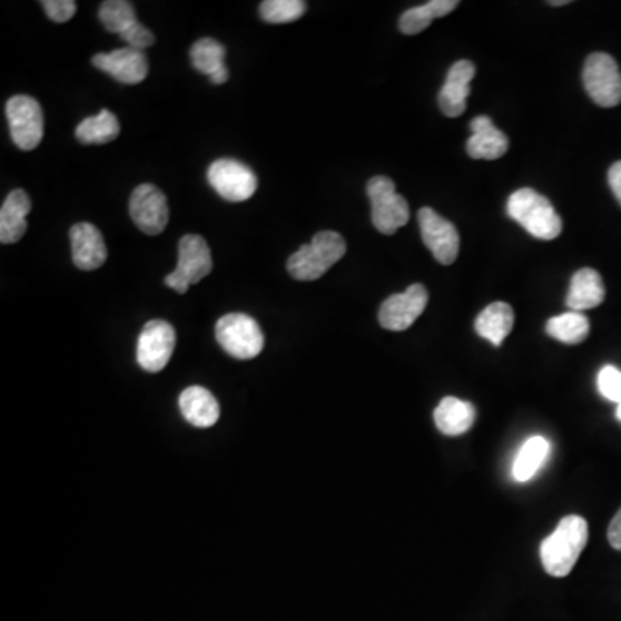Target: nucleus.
<instances>
[{"mask_svg":"<svg viewBox=\"0 0 621 621\" xmlns=\"http://www.w3.org/2000/svg\"><path fill=\"white\" fill-rule=\"evenodd\" d=\"M608 541H610L611 548L621 551V510L611 520L610 529H608Z\"/></svg>","mask_w":621,"mask_h":621,"instance_id":"obj_33","label":"nucleus"},{"mask_svg":"<svg viewBox=\"0 0 621 621\" xmlns=\"http://www.w3.org/2000/svg\"><path fill=\"white\" fill-rule=\"evenodd\" d=\"M181 416L197 428H209L219 420V404L215 395L207 388L193 385L185 388L178 400Z\"/></svg>","mask_w":621,"mask_h":621,"instance_id":"obj_18","label":"nucleus"},{"mask_svg":"<svg viewBox=\"0 0 621 621\" xmlns=\"http://www.w3.org/2000/svg\"><path fill=\"white\" fill-rule=\"evenodd\" d=\"M598 388L608 401L621 406V372L614 366H604L598 375Z\"/></svg>","mask_w":621,"mask_h":621,"instance_id":"obj_30","label":"nucleus"},{"mask_svg":"<svg viewBox=\"0 0 621 621\" xmlns=\"http://www.w3.org/2000/svg\"><path fill=\"white\" fill-rule=\"evenodd\" d=\"M228 77H230V73H228V69H221V71H219V73L213 75L211 78H209V80H211L213 85H223L225 83V81H228Z\"/></svg>","mask_w":621,"mask_h":621,"instance_id":"obj_35","label":"nucleus"},{"mask_svg":"<svg viewBox=\"0 0 621 621\" xmlns=\"http://www.w3.org/2000/svg\"><path fill=\"white\" fill-rule=\"evenodd\" d=\"M545 332L552 338L563 342V344L575 345L585 341L591 334V322L582 313L568 310L564 315L554 316L545 325Z\"/></svg>","mask_w":621,"mask_h":621,"instance_id":"obj_26","label":"nucleus"},{"mask_svg":"<svg viewBox=\"0 0 621 621\" xmlns=\"http://www.w3.org/2000/svg\"><path fill=\"white\" fill-rule=\"evenodd\" d=\"M583 87L601 108H614L621 102V73L610 55L595 52L583 66Z\"/></svg>","mask_w":621,"mask_h":621,"instance_id":"obj_7","label":"nucleus"},{"mask_svg":"<svg viewBox=\"0 0 621 621\" xmlns=\"http://www.w3.org/2000/svg\"><path fill=\"white\" fill-rule=\"evenodd\" d=\"M607 297V288L601 275L595 269L582 268L573 275L570 290H568L566 306L570 310L594 309L601 306Z\"/></svg>","mask_w":621,"mask_h":621,"instance_id":"obj_20","label":"nucleus"},{"mask_svg":"<svg viewBox=\"0 0 621 621\" xmlns=\"http://www.w3.org/2000/svg\"><path fill=\"white\" fill-rule=\"evenodd\" d=\"M475 406L469 401H461L453 395L444 397L435 407L434 420L437 428L447 437H457L472 428L475 423Z\"/></svg>","mask_w":621,"mask_h":621,"instance_id":"obj_21","label":"nucleus"},{"mask_svg":"<svg viewBox=\"0 0 621 621\" xmlns=\"http://www.w3.org/2000/svg\"><path fill=\"white\" fill-rule=\"evenodd\" d=\"M225 56H227V50L215 39L197 40L190 49V61H193L194 68L209 78L227 68Z\"/></svg>","mask_w":621,"mask_h":621,"instance_id":"obj_27","label":"nucleus"},{"mask_svg":"<svg viewBox=\"0 0 621 621\" xmlns=\"http://www.w3.org/2000/svg\"><path fill=\"white\" fill-rule=\"evenodd\" d=\"M475 73V65L472 61H466V59L454 62L453 68L448 69L444 87L438 93L441 111L448 118H457L466 111V100H469L470 90H472L470 85H472Z\"/></svg>","mask_w":621,"mask_h":621,"instance_id":"obj_16","label":"nucleus"},{"mask_svg":"<svg viewBox=\"0 0 621 621\" xmlns=\"http://www.w3.org/2000/svg\"><path fill=\"white\" fill-rule=\"evenodd\" d=\"M73 265L81 272H93L108 262V247L99 228L90 223H78L69 230Z\"/></svg>","mask_w":621,"mask_h":621,"instance_id":"obj_15","label":"nucleus"},{"mask_svg":"<svg viewBox=\"0 0 621 621\" xmlns=\"http://www.w3.org/2000/svg\"><path fill=\"white\" fill-rule=\"evenodd\" d=\"M43 11L55 23H66L77 14V2L73 0H43Z\"/></svg>","mask_w":621,"mask_h":621,"instance_id":"obj_32","label":"nucleus"},{"mask_svg":"<svg viewBox=\"0 0 621 621\" xmlns=\"http://www.w3.org/2000/svg\"><path fill=\"white\" fill-rule=\"evenodd\" d=\"M589 541V525L582 516L570 514L558 523L556 530L541 544V561L545 572L556 579L570 575Z\"/></svg>","mask_w":621,"mask_h":621,"instance_id":"obj_1","label":"nucleus"},{"mask_svg":"<svg viewBox=\"0 0 621 621\" xmlns=\"http://www.w3.org/2000/svg\"><path fill=\"white\" fill-rule=\"evenodd\" d=\"M551 454V442L542 435L530 437L520 448L513 463V479L516 482H529L538 475L539 470L544 466L545 460Z\"/></svg>","mask_w":621,"mask_h":621,"instance_id":"obj_23","label":"nucleus"},{"mask_svg":"<svg viewBox=\"0 0 621 621\" xmlns=\"http://www.w3.org/2000/svg\"><path fill=\"white\" fill-rule=\"evenodd\" d=\"M372 200L373 227L384 235H394L410 221L407 200L395 190V184L388 177H375L366 185Z\"/></svg>","mask_w":621,"mask_h":621,"instance_id":"obj_5","label":"nucleus"},{"mask_svg":"<svg viewBox=\"0 0 621 621\" xmlns=\"http://www.w3.org/2000/svg\"><path fill=\"white\" fill-rule=\"evenodd\" d=\"M75 137L83 146H102L112 142L119 137L118 118L108 109H102L99 115L85 118L75 130Z\"/></svg>","mask_w":621,"mask_h":621,"instance_id":"obj_24","label":"nucleus"},{"mask_svg":"<svg viewBox=\"0 0 621 621\" xmlns=\"http://www.w3.org/2000/svg\"><path fill=\"white\" fill-rule=\"evenodd\" d=\"M130 216L144 234H162L169 219L168 199L156 185H138L130 197Z\"/></svg>","mask_w":621,"mask_h":621,"instance_id":"obj_12","label":"nucleus"},{"mask_svg":"<svg viewBox=\"0 0 621 621\" xmlns=\"http://www.w3.org/2000/svg\"><path fill=\"white\" fill-rule=\"evenodd\" d=\"M428 304V292L423 285L414 284L403 294L388 297L378 310L379 325L385 331L404 332L423 315Z\"/></svg>","mask_w":621,"mask_h":621,"instance_id":"obj_11","label":"nucleus"},{"mask_svg":"<svg viewBox=\"0 0 621 621\" xmlns=\"http://www.w3.org/2000/svg\"><path fill=\"white\" fill-rule=\"evenodd\" d=\"M304 12H306V2L303 0H265L259 6L263 21L272 24L292 23L299 20Z\"/></svg>","mask_w":621,"mask_h":621,"instance_id":"obj_29","label":"nucleus"},{"mask_svg":"<svg viewBox=\"0 0 621 621\" xmlns=\"http://www.w3.org/2000/svg\"><path fill=\"white\" fill-rule=\"evenodd\" d=\"M12 142L21 150H33L43 138V111L30 96H14L6 103Z\"/></svg>","mask_w":621,"mask_h":621,"instance_id":"obj_8","label":"nucleus"},{"mask_svg":"<svg viewBox=\"0 0 621 621\" xmlns=\"http://www.w3.org/2000/svg\"><path fill=\"white\" fill-rule=\"evenodd\" d=\"M177 345V334L168 322L152 319L137 342V363L144 372L159 373L168 366Z\"/></svg>","mask_w":621,"mask_h":621,"instance_id":"obj_10","label":"nucleus"},{"mask_svg":"<svg viewBox=\"0 0 621 621\" xmlns=\"http://www.w3.org/2000/svg\"><path fill=\"white\" fill-rule=\"evenodd\" d=\"M207 180L228 203L249 200L257 190L256 172L235 159H218L207 169Z\"/></svg>","mask_w":621,"mask_h":621,"instance_id":"obj_9","label":"nucleus"},{"mask_svg":"<svg viewBox=\"0 0 621 621\" xmlns=\"http://www.w3.org/2000/svg\"><path fill=\"white\" fill-rule=\"evenodd\" d=\"M92 65L103 73L111 75L121 83L137 85L146 80L149 73V62L142 50L116 49L108 55L93 56Z\"/></svg>","mask_w":621,"mask_h":621,"instance_id":"obj_14","label":"nucleus"},{"mask_svg":"<svg viewBox=\"0 0 621 621\" xmlns=\"http://www.w3.org/2000/svg\"><path fill=\"white\" fill-rule=\"evenodd\" d=\"M119 37L128 43V47H131V49L135 50H142V52L144 49L154 46V42H156V37H154L152 31H150L149 28L144 27L140 21L131 24V27L128 28L127 31H124V33L119 34Z\"/></svg>","mask_w":621,"mask_h":621,"instance_id":"obj_31","label":"nucleus"},{"mask_svg":"<svg viewBox=\"0 0 621 621\" xmlns=\"http://www.w3.org/2000/svg\"><path fill=\"white\" fill-rule=\"evenodd\" d=\"M418 223L423 241L430 253L434 254L441 265H453L460 254V234L453 223L442 218L430 207L420 209Z\"/></svg>","mask_w":621,"mask_h":621,"instance_id":"obj_13","label":"nucleus"},{"mask_svg":"<svg viewBox=\"0 0 621 621\" xmlns=\"http://www.w3.org/2000/svg\"><path fill=\"white\" fill-rule=\"evenodd\" d=\"M470 130H472V137L466 142V152L470 158L495 161V159L503 158L510 149V140L506 135L499 130L487 116H479L473 119Z\"/></svg>","mask_w":621,"mask_h":621,"instance_id":"obj_17","label":"nucleus"},{"mask_svg":"<svg viewBox=\"0 0 621 621\" xmlns=\"http://www.w3.org/2000/svg\"><path fill=\"white\" fill-rule=\"evenodd\" d=\"M31 211V200L21 188H16L9 194L8 199L0 209V241L14 244L21 240L28 230L27 216Z\"/></svg>","mask_w":621,"mask_h":621,"instance_id":"obj_19","label":"nucleus"},{"mask_svg":"<svg viewBox=\"0 0 621 621\" xmlns=\"http://www.w3.org/2000/svg\"><path fill=\"white\" fill-rule=\"evenodd\" d=\"M99 20L106 30L121 34L137 23L135 9L127 0H106L100 4Z\"/></svg>","mask_w":621,"mask_h":621,"instance_id":"obj_28","label":"nucleus"},{"mask_svg":"<svg viewBox=\"0 0 621 621\" xmlns=\"http://www.w3.org/2000/svg\"><path fill=\"white\" fill-rule=\"evenodd\" d=\"M507 215L539 240H554L563 231V221L551 200L533 188H520L511 194Z\"/></svg>","mask_w":621,"mask_h":621,"instance_id":"obj_2","label":"nucleus"},{"mask_svg":"<svg viewBox=\"0 0 621 621\" xmlns=\"http://www.w3.org/2000/svg\"><path fill=\"white\" fill-rule=\"evenodd\" d=\"M460 6L457 0H432L418 8H411L401 16L400 30L404 34H418L432 24L435 18L451 14Z\"/></svg>","mask_w":621,"mask_h":621,"instance_id":"obj_25","label":"nucleus"},{"mask_svg":"<svg viewBox=\"0 0 621 621\" xmlns=\"http://www.w3.org/2000/svg\"><path fill=\"white\" fill-rule=\"evenodd\" d=\"M608 181H610L611 190H613L614 197H617L618 203L621 204V161L614 162L608 172Z\"/></svg>","mask_w":621,"mask_h":621,"instance_id":"obj_34","label":"nucleus"},{"mask_svg":"<svg viewBox=\"0 0 621 621\" xmlns=\"http://www.w3.org/2000/svg\"><path fill=\"white\" fill-rule=\"evenodd\" d=\"M513 307L506 303H492L480 313L475 322V331L480 337L499 347L513 331Z\"/></svg>","mask_w":621,"mask_h":621,"instance_id":"obj_22","label":"nucleus"},{"mask_svg":"<svg viewBox=\"0 0 621 621\" xmlns=\"http://www.w3.org/2000/svg\"><path fill=\"white\" fill-rule=\"evenodd\" d=\"M216 341L235 359H254L265 349V335L253 316L230 313L216 323Z\"/></svg>","mask_w":621,"mask_h":621,"instance_id":"obj_4","label":"nucleus"},{"mask_svg":"<svg viewBox=\"0 0 621 621\" xmlns=\"http://www.w3.org/2000/svg\"><path fill=\"white\" fill-rule=\"evenodd\" d=\"M344 237L337 231H319L306 246L288 257L287 269L299 282L318 280L345 256Z\"/></svg>","mask_w":621,"mask_h":621,"instance_id":"obj_3","label":"nucleus"},{"mask_svg":"<svg viewBox=\"0 0 621 621\" xmlns=\"http://www.w3.org/2000/svg\"><path fill=\"white\" fill-rule=\"evenodd\" d=\"M617 418L621 422V406L617 407Z\"/></svg>","mask_w":621,"mask_h":621,"instance_id":"obj_37","label":"nucleus"},{"mask_svg":"<svg viewBox=\"0 0 621 621\" xmlns=\"http://www.w3.org/2000/svg\"><path fill=\"white\" fill-rule=\"evenodd\" d=\"M213 269L211 249L200 235H185L178 244V265L165 278L166 287L185 294L190 285L199 284Z\"/></svg>","mask_w":621,"mask_h":621,"instance_id":"obj_6","label":"nucleus"},{"mask_svg":"<svg viewBox=\"0 0 621 621\" xmlns=\"http://www.w3.org/2000/svg\"><path fill=\"white\" fill-rule=\"evenodd\" d=\"M568 4L566 0H558V2H549V6H564Z\"/></svg>","mask_w":621,"mask_h":621,"instance_id":"obj_36","label":"nucleus"}]
</instances>
